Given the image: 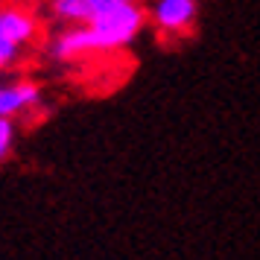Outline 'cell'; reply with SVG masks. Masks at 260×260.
Wrapping results in <instances>:
<instances>
[{
    "mask_svg": "<svg viewBox=\"0 0 260 260\" xmlns=\"http://www.w3.org/2000/svg\"><path fill=\"white\" fill-rule=\"evenodd\" d=\"M47 21L38 6L26 0L0 3V76L15 73L41 44Z\"/></svg>",
    "mask_w": 260,
    "mask_h": 260,
    "instance_id": "obj_1",
    "label": "cell"
},
{
    "mask_svg": "<svg viewBox=\"0 0 260 260\" xmlns=\"http://www.w3.org/2000/svg\"><path fill=\"white\" fill-rule=\"evenodd\" d=\"M85 24L91 29L100 59H117L146 29V9L143 0H114L100 6Z\"/></svg>",
    "mask_w": 260,
    "mask_h": 260,
    "instance_id": "obj_2",
    "label": "cell"
},
{
    "mask_svg": "<svg viewBox=\"0 0 260 260\" xmlns=\"http://www.w3.org/2000/svg\"><path fill=\"white\" fill-rule=\"evenodd\" d=\"M146 26H152L161 41H181L196 29L199 0H146Z\"/></svg>",
    "mask_w": 260,
    "mask_h": 260,
    "instance_id": "obj_3",
    "label": "cell"
},
{
    "mask_svg": "<svg viewBox=\"0 0 260 260\" xmlns=\"http://www.w3.org/2000/svg\"><path fill=\"white\" fill-rule=\"evenodd\" d=\"M44 106V88L32 76H0V117L24 120Z\"/></svg>",
    "mask_w": 260,
    "mask_h": 260,
    "instance_id": "obj_4",
    "label": "cell"
},
{
    "mask_svg": "<svg viewBox=\"0 0 260 260\" xmlns=\"http://www.w3.org/2000/svg\"><path fill=\"white\" fill-rule=\"evenodd\" d=\"M94 12V0H41V15L50 24H85Z\"/></svg>",
    "mask_w": 260,
    "mask_h": 260,
    "instance_id": "obj_5",
    "label": "cell"
},
{
    "mask_svg": "<svg viewBox=\"0 0 260 260\" xmlns=\"http://www.w3.org/2000/svg\"><path fill=\"white\" fill-rule=\"evenodd\" d=\"M18 135H21L18 120L0 117V164H6V161L12 158L15 146H18Z\"/></svg>",
    "mask_w": 260,
    "mask_h": 260,
    "instance_id": "obj_6",
    "label": "cell"
},
{
    "mask_svg": "<svg viewBox=\"0 0 260 260\" xmlns=\"http://www.w3.org/2000/svg\"><path fill=\"white\" fill-rule=\"evenodd\" d=\"M96 3V9H100V6H106V3H114V0H94Z\"/></svg>",
    "mask_w": 260,
    "mask_h": 260,
    "instance_id": "obj_7",
    "label": "cell"
}]
</instances>
